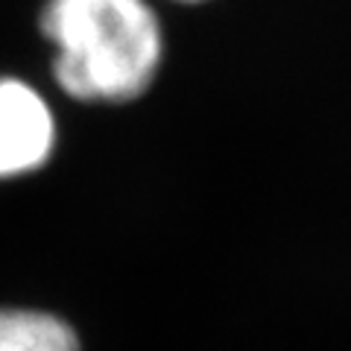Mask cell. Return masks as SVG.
I'll return each mask as SVG.
<instances>
[{"instance_id":"obj_1","label":"cell","mask_w":351,"mask_h":351,"mask_svg":"<svg viewBox=\"0 0 351 351\" xmlns=\"http://www.w3.org/2000/svg\"><path fill=\"white\" fill-rule=\"evenodd\" d=\"M38 29L53 82L85 106L144 100L167 64V24L152 0H44Z\"/></svg>"},{"instance_id":"obj_2","label":"cell","mask_w":351,"mask_h":351,"mask_svg":"<svg viewBox=\"0 0 351 351\" xmlns=\"http://www.w3.org/2000/svg\"><path fill=\"white\" fill-rule=\"evenodd\" d=\"M56 141L59 126L47 97L18 76H0V179L44 167Z\"/></svg>"},{"instance_id":"obj_4","label":"cell","mask_w":351,"mask_h":351,"mask_svg":"<svg viewBox=\"0 0 351 351\" xmlns=\"http://www.w3.org/2000/svg\"><path fill=\"white\" fill-rule=\"evenodd\" d=\"M167 3H173V6H184V9H193V6H208V3H214V0H167Z\"/></svg>"},{"instance_id":"obj_3","label":"cell","mask_w":351,"mask_h":351,"mask_svg":"<svg viewBox=\"0 0 351 351\" xmlns=\"http://www.w3.org/2000/svg\"><path fill=\"white\" fill-rule=\"evenodd\" d=\"M0 351H80V339L50 313L0 311Z\"/></svg>"}]
</instances>
